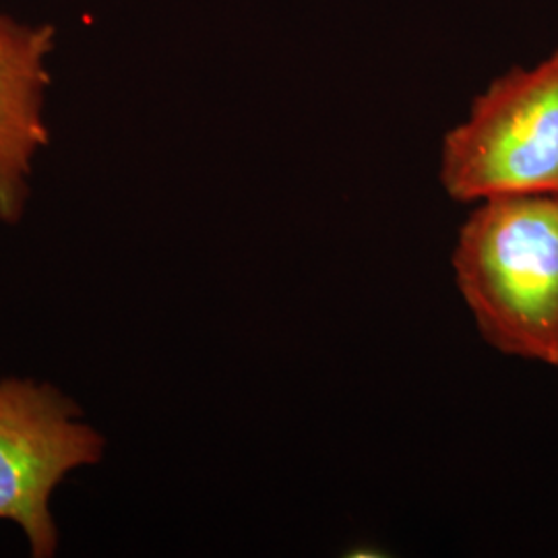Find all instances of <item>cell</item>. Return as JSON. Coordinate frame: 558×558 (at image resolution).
<instances>
[{
	"instance_id": "cell-4",
	"label": "cell",
	"mask_w": 558,
	"mask_h": 558,
	"mask_svg": "<svg viewBox=\"0 0 558 558\" xmlns=\"http://www.w3.org/2000/svg\"><path fill=\"white\" fill-rule=\"evenodd\" d=\"M52 25H27L0 13V223L23 218L36 158L48 145L44 98L50 83Z\"/></svg>"
},
{
	"instance_id": "cell-1",
	"label": "cell",
	"mask_w": 558,
	"mask_h": 558,
	"mask_svg": "<svg viewBox=\"0 0 558 558\" xmlns=\"http://www.w3.org/2000/svg\"><path fill=\"white\" fill-rule=\"evenodd\" d=\"M453 271L488 345L558 366V195L478 201L459 230Z\"/></svg>"
},
{
	"instance_id": "cell-3",
	"label": "cell",
	"mask_w": 558,
	"mask_h": 558,
	"mask_svg": "<svg viewBox=\"0 0 558 558\" xmlns=\"http://www.w3.org/2000/svg\"><path fill=\"white\" fill-rule=\"evenodd\" d=\"M104 453L100 430L54 385L0 379V521L20 527L32 557L57 555L54 493Z\"/></svg>"
},
{
	"instance_id": "cell-2",
	"label": "cell",
	"mask_w": 558,
	"mask_h": 558,
	"mask_svg": "<svg viewBox=\"0 0 558 558\" xmlns=\"http://www.w3.org/2000/svg\"><path fill=\"white\" fill-rule=\"evenodd\" d=\"M440 182L461 203L558 195V52L513 69L474 101L445 137Z\"/></svg>"
}]
</instances>
